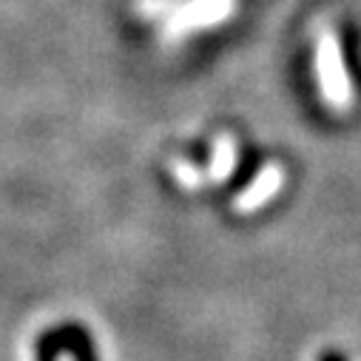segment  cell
<instances>
[{"mask_svg": "<svg viewBox=\"0 0 361 361\" xmlns=\"http://www.w3.org/2000/svg\"><path fill=\"white\" fill-rule=\"evenodd\" d=\"M236 9L233 0H191L171 18L168 32L171 35H185V32H197L214 23H222L225 18H231V12Z\"/></svg>", "mask_w": 361, "mask_h": 361, "instance_id": "3957f363", "label": "cell"}, {"mask_svg": "<svg viewBox=\"0 0 361 361\" xmlns=\"http://www.w3.org/2000/svg\"><path fill=\"white\" fill-rule=\"evenodd\" d=\"M319 361H347V355L338 353V350H324V353L319 355Z\"/></svg>", "mask_w": 361, "mask_h": 361, "instance_id": "8992f818", "label": "cell"}, {"mask_svg": "<svg viewBox=\"0 0 361 361\" xmlns=\"http://www.w3.org/2000/svg\"><path fill=\"white\" fill-rule=\"evenodd\" d=\"M236 165V145L231 137H219L216 140V148H214V162H211V179L214 183H225V179L231 176Z\"/></svg>", "mask_w": 361, "mask_h": 361, "instance_id": "5b68a950", "label": "cell"}, {"mask_svg": "<svg viewBox=\"0 0 361 361\" xmlns=\"http://www.w3.org/2000/svg\"><path fill=\"white\" fill-rule=\"evenodd\" d=\"M68 353L74 361H100L94 338L82 324H57L40 333L35 344V361H60Z\"/></svg>", "mask_w": 361, "mask_h": 361, "instance_id": "7a4b0ae2", "label": "cell"}, {"mask_svg": "<svg viewBox=\"0 0 361 361\" xmlns=\"http://www.w3.org/2000/svg\"><path fill=\"white\" fill-rule=\"evenodd\" d=\"M316 77H319V88H322L324 103H330L333 109H347V106H353V82H350V77H347V71H344L338 37H336L330 29H322V35H319Z\"/></svg>", "mask_w": 361, "mask_h": 361, "instance_id": "6da1fadb", "label": "cell"}, {"mask_svg": "<svg viewBox=\"0 0 361 361\" xmlns=\"http://www.w3.org/2000/svg\"><path fill=\"white\" fill-rule=\"evenodd\" d=\"M285 183V171L279 165H264L262 173H256L253 183L242 191V197L236 200V208L239 211H253L259 205H264L270 197H274Z\"/></svg>", "mask_w": 361, "mask_h": 361, "instance_id": "277c9868", "label": "cell"}]
</instances>
